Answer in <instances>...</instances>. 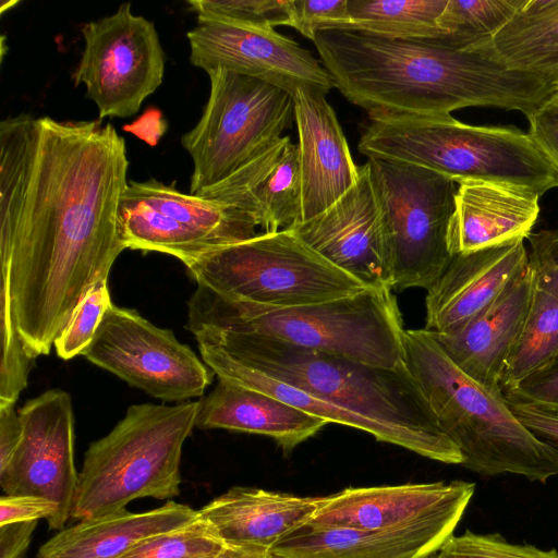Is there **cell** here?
Segmentation results:
<instances>
[{"label":"cell","instance_id":"cell-1","mask_svg":"<svg viewBox=\"0 0 558 558\" xmlns=\"http://www.w3.org/2000/svg\"><path fill=\"white\" fill-rule=\"evenodd\" d=\"M124 138L100 120L28 113L0 122V259L28 354H48L87 292L125 250L118 210Z\"/></svg>","mask_w":558,"mask_h":558},{"label":"cell","instance_id":"cell-2","mask_svg":"<svg viewBox=\"0 0 558 558\" xmlns=\"http://www.w3.org/2000/svg\"><path fill=\"white\" fill-rule=\"evenodd\" d=\"M335 87L371 120L448 116L465 107L530 117L557 92L556 73L510 68L492 38L468 47L437 39H393L351 29L313 41Z\"/></svg>","mask_w":558,"mask_h":558},{"label":"cell","instance_id":"cell-3","mask_svg":"<svg viewBox=\"0 0 558 558\" xmlns=\"http://www.w3.org/2000/svg\"><path fill=\"white\" fill-rule=\"evenodd\" d=\"M234 361L373 422L380 441L446 464H461L458 447L438 428L408 365L385 368L338 354L253 335L202 330Z\"/></svg>","mask_w":558,"mask_h":558},{"label":"cell","instance_id":"cell-4","mask_svg":"<svg viewBox=\"0 0 558 558\" xmlns=\"http://www.w3.org/2000/svg\"><path fill=\"white\" fill-rule=\"evenodd\" d=\"M391 289H366L322 303L272 307L197 284L186 329L260 336L373 366H407L401 313Z\"/></svg>","mask_w":558,"mask_h":558},{"label":"cell","instance_id":"cell-5","mask_svg":"<svg viewBox=\"0 0 558 558\" xmlns=\"http://www.w3.org/2000/svg\"><path fill=\"white\" fill-rule=\"evenodd\" d=\"M403 342L408 368L438 428L458 447L463 468L539 483L558 476V450L515 417L501 390L466 375L425 328L405 329Z\"/></svg>","mask_w":558,"mask_h":558},{"label":"cell","instance_id":"cell-6","mask_svg":"<svg viewBox=\"0 0 558 558\" xmlns=\"http://www.w3.org/2000/svg\"><path fill=\"white\" fill-rule=\"evenodd\" d=\"M357 149L368 158L434 170L457 183H499L539 196L558 186V170L529 133L513 126L469 125L451 114L374 119Z\"/></svg>","mask_w":558,"mask_h":558},{"label":"cell","instance_id":"cell-7","mask_svg":"<svg viewBox=\"0 0 558 558\" xmlns=\"http://www.w3.org/2000/svg\"><path fill=\"white\" fill-rule=\"evenodd\" d=\"M199 404L129 407L113 429L86 450L71 518L114 513L138 498L178 496L182 449L196 427Z\"/></svg>","mask_w":558,"mask_h":558},{"label":"cell","instance_id":"cell-8","mask_svg":"<svg viewBox=\"0 0 558 558\" xmlns=\"http://www.w3.org/2000/svg\"><path fill=\"white\" fill-rule=\"evenodd\" d=\"M185 266L197 284L272 307L329 302L368 289L289 229L217 247Z\"/></svg>","mask_w":558,"mask_h":558},{"label":"cell","instance_id":"cell-9","mask_svg":"<svg viewBox=\"0 0 558 558\" xmlns=\"http://www.w3.org/2000/svg\"><path fill=\"white\" fill-rule=\"evenodd\" d=\"M207 74L210 93L204 112L181 140L194 166L192 195L272 147L295 119L293 96L287 90L223 69Z\"/></svg>","mask_w":558,"mask_h":558},{"label":"cell","instance_id":"cell-10","mask_svg":"<svg viewBox=\"0 0 558 558\" xmlns=\"http://www.w3.org/2000/svg\"><path fill=\"white\" fill-rule=\"evenodd\" d=\"M392 262V290H428L453 255L448 230L457 182L434 170L390 159L365 163Z\"/></svg>","mask_w":558,"mask_h":558},{"label":"cell","instance_id":"cell-11","mask_svg":"<svg viewBox=\"0 0 558 558\" xmlns=\"http://www.w3.org/2000/svg\"><path fill=\"white\" fill-rule=\"evenodd\" d=\"M84 49L73 73L104 118H128L162 83L165 54L153 22L122 3L112 15L82 27Z\"/></svg>","mask_w":558,"mask_h":558},{"label":"cell","instance_id":"cell-12","mask_svg":"<svg viewBox=\"0 0 558 558\" xmlns=\"http://www.w3.org/2000/svg\"><path fill=\"white\" fill-rule=\"evenodd\" d=\"M83 355L163 402L202 397L215 374L172 330L113 303Z\"/></svg>","mask_w":558,"mask_h":558},{"label":"cell","instance_id":"cell-13","mask_svg":"<svg viewBox=\"0 0 558 558\" xmlns=\"http://www.w3.org/2000/svg\"><path fill=\"white\" fill-rule=\"evenodd\" d=\"M186 36L191 63L206 73L223 69L268 82L292 96L300 88L327 95L335 87L320 61L272 26L198 19Z\"/></svg>","mask_w":558,"mask_h":558},{"label":"cell","instance_id":"cell-14","mask_svg":"<svg viewBox=\"0 0 558 558\" xmlns=\"http://www.w3.org/2000/svg\"><path fill=\"white\" fill-rule=\"evenodd\" d=\"M23 434L8 468L0 472L5 495H34L58 505L53 530L71 518L78 473L74 464V417L71 397L47 390L19 411Z\"/></svg>","mask_w":558,"mask_h":558},{"label":"cell","instance_id":"cell-15","mask_svg":"<svg viewBox=\"0 0 558 558\" xmlns=\"http://www.w3.org/2000/svg\"><path fill=\"white\" fill-rule=\"evenodd\" d=\"M288 229L366 288L392 290L391 255L365 165L335 204Z\"/></svg>","mask_w":558,"mask_h":558},{"label":"cell","instance_id":"cell-16","mask_svg":"<svg viewBox=\"0 0 558 558\" xmlns=\"http://www.w3.org/2000/svg\"><path fill=\"white\" fill-rule=\"evenodd\" d=\"M475 492L465 481L348 487L329 495L305 525L376 530L438 520H461Z\"/></svg>","mask_w":558,"mask_h":558},{"label":"cell","instance_id":"cell-17","mask_svg":"<svg viewBox=\"0 0 558 558\" xmlns=\"http://www.w3.org/2000/svg\"><path fill=\"white\" fill-rule=\"evenodd\" d=\"M293 100L302 186L301 221H304L323 213L345 194L359 180L360 167L353 161L326 95L300 88Z\"/></svg>","mask_w":558,"mask_h":558},{"label":"cell","instance_id":"cell-18","mask_svg":"<svg viewBox=\"0 0 558 558\" xmlns=\"http://www.w3.org/2000/svg\"><path fill=\"white\" fill-rule=\"evenodd\" d=\"M529 265L524 240L453 256L427 290L425 329L450 333L484 311Z\"/></svg>","mask_w":558,"mask_h":558},{"label":"cell","instance_id":"cell-19","mask_svg":"<svg viewBox=\"0 0 558 558\" xmlns=\"http://www.w3.org/2000/svg\"><path fill=\"white\" fill-rule=\"evenodd\" d=\"M534 290L530 264L478 315L450 333L432 332L448 356L466 375L493 390L526 315Z\"/></svg>","mask_w":558,"mask_h":558},{"label":"cell","instance_id":"cell-20","mask_svg":"<svg viewBox=\"0 0 558 558\" xmlns=\"http://www.w3.org/2000/svg\"><path fill=\"white\" fill-rule=\"evenodd\" d=\"M328 497L236 486L198 510V517L225 544L271 551L286 537L305 526Z\"/></svg>","mask_w":558,"mask_h":558},{"label":"cell","instance_id":"cell-21","mask_svg":"<svg viewBox=\"0 0 558 558\" xmlns=\"http://www.w3.org/2000/svg\"><path fill=\"white\" fill-rule=\"evenodd\" d=\"M539 197L512 185L474 180L458 183L448 230L452 255L525 240L537 220Z\"/></svg>","mask_w":558,"mask_h":558},{"label":"cell","instance_id":"cell-22","mask_svg":"<svg viewBox=\"0 0 558 558\" xmlns=\"http://www.w3.org/2000/svg\"><path fill=\"white\" fill-rule=\"evenodd\" d=\"M459 520L376 530L303 526L271 554L286 558H425L438 553Z\"/></svg>","mask_w":558,"mask_h":558},{"label":"cell","instance_id":"cell-23","mask_svg":"<svg viewBox=\"0 0 558 558\" xmlns=\"http://www.w3.org/2000/svg\"><path fill=\"white\" fill-rule=\"evenodd\" d=\"M199 400L196 427L222 428L272 438L283 452L318 433L328 422L277 398L223 378Z\"/></svg>","mask_w":558,"mask_h":558},{"label":"cell","instance_id":"cell-24","mask_svg":"<svg viewBox=\"0 0 558 558\" xmlns=\"http://www.w3.org/2000/svg\"><path fill=\"white\" fill-rule=\"evenodd\" d=\"M197 518L198 511L172 500L145 512L123 509L61 530L39 548L37 558H119L142 541Z\"/></svg>","mask_w":558,"mask_h":558},{"label":"cell","instance_id":"cell-25","mask_svg":"<svg viewBox=\"0 0 558 558\" xmlns=\"http://www.w3.org/2000/svg\"><path fill=\"white\" fill-rule=\"evenodd\" d=\"M126 192L154 209L199 231L219 247L254 238L257 218L236 206L184 194L156 179L131 181Z\"/></svg>","mask_w":558,"mask_h":558},{"label":"cell","instance_id":"cell-26","mask_svg":"<svg viewBox=\"0 0 558 558\" xmlns=\"http://www.w3.org/2000/svg\"><path fill=\"white\" fill-rule=\"evenodd\" d=\"M492 45L513 69L556 73L558 68V0H525L492 38Z\"/></svg>","mask_w":558,"mask_h":558},{"label":"cell","instance_id":"cell-27","mask_svg":"<svg viewBox=\"0 0 558 558\" xmlns=\"http://www.w3.org/2000/svg\"><path fill=\"white\" fill-rule=\"evenodd\" d=\"M118 234L125 248L166 253L184 265L219 247L204 233L154 209L126 189L118 210Z\"/></svg>","mask_w":558,"mask_h":558},{"label":"cell","instance_id":"cell-28","mask_svg":"<svg viewBox=\"0 0 558 558\" xmlns=\"http://www.w3.org/2000/svg\"><path fill=\"white\" fill-rule=\"evenodd\" d=\"M448 0H348L347 29L393 39H437L447 35L439 17Z\"/></svg>","mask_w":558,"mask_h":558},{"label":"cell","instance_id":"cell-29","mask_svg":"<svg viewBox=\"0 0 558 558\" xmlns=\"http://www.w3.org/2000/svg\"><path fill=\"white\" fill-rule=\"evenodd\" d=\"M558 356V298L534 287L529 313L506 360L501 391Z\"/></svg>","mask_w":558,"mask_h":558},{"label":"cell","instance_id":"cell-30","mask_svg":"<svg viewBox=\"0 0 558 558\" xmlns=\"http://www.w3.org/2000/svg\"><path fill=\"white\" fill-rule=\"evenodd\" d=\"M259 227L266 233L284 230L301 221L302 186L298 146L289 138L282 154L254 190Z\"/></svg>","mask_w":558,"mask_h":558},{"label":"cell","instance_id":"cell-31","mask_svg":"<svg viewBox=\"0 0 558 558\" xmlns=\"http://www.w3.org/2000/svg\"><path fill=\"white\" fill-rule=\"evenodd\" d=\"M525 0H448L439 26L451 44L468 47L493 38Z\"/></svg>","mask_w":558,"mask_h":558},{"label":"cell","instance_id":"cell-32","mask_svg":"<svg viewBox=\"0 0 558 558\" xmlns=\"http://www.w3.org/2000/svg\"><path fill=\"white\" fill-rule=\"evenodd\" d=\"M9 269H1V361L0 407L15 404L27 386L28 374L34 365L19 332L11 304Z\"/></svg>","mask_w":558,"mask_h":558},{"label":"cell","instance_id":"cell-33","mask_svg":"<svg viewBox=\"0 0 558 558\" xmlns=\"http://www.w3.org/2000/svg\"><path fill=\"white\" fill-rule=\"evenodd\" d=\"M223 546L198 517L183 526L142 541L119 558H213Z\"/></svg>","mask_w":558,"mask_h":558},{"label":"cell","instance_id":"cell-34","mask_svg":"<svg viewBox=\"0 0 558 558\" xmlns=\"http://www.w3.org/2000/svg\"><path fill=\"white\" fill-rule=\"evenodd\" d=\"M112 304L107 280L98 281L82 299L70 320L54 341L59 357L83 355L90 345L105 313Z\"/></svg>","mask_w":558,"mask_h":558},{"label":"cell","instance_id":"cell-35","mask_svg":"<svg viewBox=\"0 0 558 558\" xmlns=\"http://www.w3.org/2000/svg\"><path fill=\"white\" fill-rule=\"evenodd\" d=\"M437 554L439 558H558L555 548L512 544L499 533L477 534L469 530L452 535Z\"/></svg>","mask_w":558,"mask_h":558},{"label":"cell","instance_id":"cell-36","mask_svg":"<svg viewBox=\"0 0 558 558\" xmlns=\"http://www.w3.org/2000/svg\"><path fill=\"white\" fill-rule=\"evenodd\" d=\"M198 19H218L260 25H288V0H189Z\"/></svg>","mask_w":558,"mask_h":558},{"label":"cell","instance_id":"cell-37","mask_svg":"<svg viewBox=\"0 0 558 558\" xmlns=\"http://www.w3.org/2000/svg\"><path fill=\"white\" fill-rule=\"evenodd\" d=\"M288 26L315 40L323 31L347 29L348 0H288Z\"/></svg>","mask_w":558,"mask_h":558},{"label":"cell","instance_id":"cell-38","mask_svg":"<svg viewBox=\"0 0 558 558\" xmlns=\"http://www.w3.org/2000/svg\"><path fill=\"white\" fill-rule=\"evenodd\" d=\"M502 392L509 401L558 415V356Z\"/></svg>","mask_w":558,"mask_h":558},{"label":"cell","instance_id":"cell-39","mask_svg":"<svg viewBox=\"0 0 558 558\" xmlns=\"http://www.w3.org/2000/svg\"><path fill=\"white\" fill-rule=\"evenodd\" d=\"M526 240L534 287L558 298V228L531 232Z\"/></svg>","mask_w":558,"mask_h":558},{"label":"cell","instance_id":"cell-40","mask_svg":"<svg viewBox=\"0 0 558 558\" xmlns=\"http://www.w3.org/2000/svg\"><path fill=\"white\" fill-rule=\"evenodd\" d=\"M58 505L34 495H4L0 498V525L45 518L53 530Z\"/></svg>","mask_w":558,"mask_h":558},{"label":"cell","instance_id":"cell-41","mask_svg":"<svg viewBox=\"0 0 558 558\" xmlns=\"http://www.w3.org/2000/svg\"><path fill=\"white\" fill-rule=\"evenodd\" d=\"M529 134L558 170V90L530 117Z\"/></svg>","mask_w":558,"mask_h":558},{"label":"cell","instance_id":"cell-42","mask_svg":"<svg viewBox=\"0 0 558 558\" xmlns=\"http://www.w3.org/2000/svg\"><path fill=\"white\" fill-rule=\"evenodd\" d=\"M507 403L515 417L533 435L558 450V415L514 401L507 400Z\"/></svg>","mask_w":558,"mask_h":558},{"label":"cell","instance_id":"cell-43","mask_svg":"<svg viewBox=\"0 0 558 558\" xmlns=\"http://www.w3.org/2000/svg\"><path fill=\"white\" fill-rule=\"evenodd\" d=\"M22 434V423L15 404L0 407V472L12 461Z\"/></svg>","mask_w":558,"mask_h":558},{"label":"cell","instance_id":"cell-44","mask_svg":"<svg viewBox=\"0 0 558 558\" xmlns=\"http://www.w3.org/2000/svg\"><path fill=\"white\" fill-rule=\"evenodd\" d=\"M38 520L0 525V558H22Z\"/></svg>","mask_w":558,"mask_h":558},{"label":"cell","instance_id":"cell-45","mask_svg":"<svg viewBox=\"0 0 558 558\" xmlns=\"http://www.w3.org/2000/svg\"><path fill=\"white\" fill-rule=\"evenodd\" d=\"M213 558H272L271 551L253 546L225 544Z\"/></svg>","mask_w":558,"mask_h":558},{"label":"cell","instance_id":"cell-46","mask_svg":"<svg viewBox=\"0 0 558 558\" xmlns=\"http://www.w3.org/2000/svg\"><path fill=\"white\" fill-rule=\"evenodd\" d=\"M425 558H439V557H438V554L435 553V554H432V555H429V556H427Z\"/></svg>","mask_w":558,"mask_h":558},{"label":"cell","instance_id":"cell-47","mask_svg":"<svg viewBox=\"0 0 558 558\" xmlns=\"http://www.w3.org/2000/svg\"><path fill=\"white\" fill-rule=\"evenodd\" d=\"M556 74H557V78H556V86H557V90H558V68L556 70Z\"/></svg>","mask_w":558,"mask_h":558},{"label":"cell","instance_id":"cell-48","mask_svg":"<svg viewBox=\"0 0 558 558\" xmlns=\"http://www.w3.org/2000/svg\"><path fill=\"white\" fill-rule=\"evenodd\" d=\"M271 555H272V558H286V557H281V556L275 555V554H271Z\"/></svg>","mask_w":558,"mask_h":558}]
</instances>
